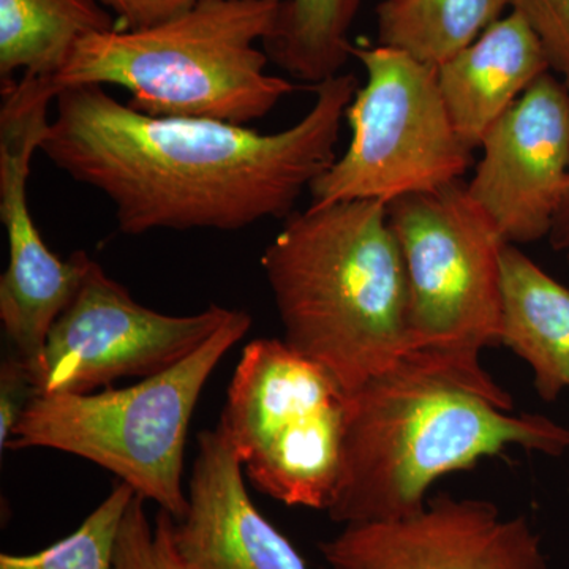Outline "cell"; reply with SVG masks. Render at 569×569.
<instances>
[{
    "instance_id": "cell-6",
    "label": "cell",
    "mask_w": 569,
    "mask_h": 569,
    "mask_svg": "<svg viewBox=\"0 0 569 569\" xmlns=\"http://www.w3.org/2000/svg\"><path fill=\"white\" fill-rule=\"evenodd\" d=\"M252 328L233 310L227 323L189 358L127 388L86 395H37L6 451L52 449L77 456L130 486L176 520L186 515L183 456L201 392L228 351Z\"/></svg>"
},
{
    "instance_id": "cell-9",
    "label": "cell",
    "mask_w": 569,
    "mask_h": 569,
    "mask_svg": "<svg viewBox=\"0 0 569 569\" xmlns=\"http://www.w3.org/2000/svg\"><path fill=\"white\" fill-rule=\"evenodd\" d=\"M233 310L211 305L193 316L157 312L91 260L48 336L39 395H86L122 378L157 376L204 346Z\"/></svg>"
},
{
    "instance_id": "cell-15",
    "label": "cell",
    "mask_w": 569,
    "mask_h": 569,
    "mask_svg": "<svg viewBox=\"0 0 569 569\" xmlns=\"http://www.w3.org/2000/svg\"><path fill=\"white\" fill-rule=\"evenodd\" d=\"M500 346L530 366L541 399L569 389V288L515 244L501 258Z\"/></svg>"
},
{
    "instance_id": "cell-4",
    "label": "cell",
    "mask_w": 569,
    "mask_h": 569,
    "mask_svg": "<svg viewBox=\"0 0 569 569\" xmlns=\"http://www.w3.org/2000/svg\"><path fill=\"white\" fill-rule=\"evenodd\" d=\"M282 2L198 0L152 28L93 33L77 44L56 84L119 86L142 114L249 126L296 89L268 73V54L257 48L274 31Z\"/></svg>"
},
{
    "instance_id": "cell-1",
    "label": "cell",
    "mask_w": 569,
    "mask_h": 569,
    "mask_svg": "<svg viewBox=\"0 0 569 569\" xmlns=\"http://www.w3.org/2000/svg\"><path fill=\"white\" fill-rule=\"evenodd\" d=\"M358 89L355 74H337L313 86L316 102L301 121L260 133L212 119L156 118L103 86H69L56 97L40 152L104 194L123 234L239 231L295 212L305 190L336 162Z\"/></svg>"
},
{
    "instance_id": "cell-19",
    "label": "cell",
    "mask_w": 569,
    "mask_h": 569,
    "mask_svg": "<svg viewBox=\"0 0 569 569\" xmlns=\"http://www.w3.org/2000/svg\"><path fill=\"white\" fill-rule=\"evenodd\" d=\"M134 497L118 482L102 503L69 537L31 556H0V569H114V550L123 515Z\"/></svg>"
},
{
    "instance_id": "cell-22",
    "label": "cell",
    "mask_w": 569,
    "mask_h": 569,
    "mask_svg": "<svg viewBox=\"0 0 569 569\" xmlns=\"http://www.w3.org/2000/svg\"><path fill=\"white\" fill-rule=\"evenodd\" d=\"M39 395L29 366L17 355L7 356L0 366V449L6 452L14 427L33 397Z\"/></svg>"
},
{
    "instance_id": "cell-13",
    "label": "cell",
    "mask_w": 569,
    "mask_h": 569,
    "mask_svg": "<svg viewBox=\"0 0 569 569\" xmlns=\"http://www.w3.org/2000/svg\"><path fill=\"white\" fill-rule=\"evenodd\" d=\"M187 500L173 527L186 569H307L253 503L241 462L217 427L198 436Z\"/></svg>"
},
{
    "instance_id": "cell-2",
    "label": "cell",
    "mask_w": 569,
    "mask_h": 569,
    "mask_svg": "<svg viewBox=\"0 0 569 569\" xmlns=\"http://www.w3.org/2000/svg\"><path fill=\"white\" fill-rule=\"evenodd\" d=\"M509 448L559 458L568 427L512 415L497 400L403 358L348 396L342 466L329 518L383 522L417 515L438 479Z\"/></svg>"
},
{
    "instance_id": "cell-14",
    "label": "cell",
    "mask_w": 569,
    "mask_h": 569,
    "mask_svg": "<svg viewBox=\"0 0 569 569\" xmlns=\"http://www.w3.org/2000/svg\"><path fill=\"white\" fill-rule=\"evenodd\" d=\"M548 71L552 70L541 41L515 10L437 69L449 118L473 151L493 123Z\"/></svg>"
},
{
    "instance_id": "cell-17",
    "label": "cell",
    "mask_w": 569,
    "mask_h": 569,
    "mask_svg": "<svg viewBox=\"0 0 569 569\" xmlns=\"http://www.w3.org/2000/svg\"><path fill=\"white\" fill-rule=\"evenodd\" d=\"M511 0H381L378 44L443 66L507 14Z\"/></svg>"
},
{
    "instance_id": "cell-20",
    "label": "cell",
    "mask_w": 569,
    "mask_h": 569,
    "mask_svg": "<svg viewBox=\"0 0 569 569\" xmlns=\"http://www.w3.org/2000/svg\"><path fill=\"white\" fill-rule=\"evenodd\" d=\"M144 498L137 496L123 515L114 550V569H186L173 539L174 518L159 509L151 522Z\"/></svg>"
},
{
    "instance_id": "cell-24",
    "label": "cell",
    "mask_w": 569,
    "mask_h": 569,
    "mask_svg": "<svg viewBox=\"0 0 569 569\" xmlns=\"http://www.w3.org/2000/svg\"><path fill=\"white\" fill-rule=\"evenodd\" d=\"M550 247L560 253L569 264V176L559 209L553 217L552 227L548 236Z\"/></svg>"
},
{
    "instance_id": "cell-5",
    "label": "cell",
    "mask_w": 569,
    "mask_h": 569,
    "mask_svg": "<svg viewBox=\"0 0 569 569\" xmlns=\"http://www.w3.org/2000/svg\"><path fill=\"white\" fill-rule=\"evenodd\" d=\"M387 206L406 266V359L515 410L512 397L481 362L486 348L500 346L508 242L497 224L460 181Z\"/></svg>"
},
{
    "instance_id": "cell-3",
    "label": "cell",
    "mask_w": 569,
    "mask_h": 569,
    "mask_svg": "<svg viewBox=\"0 0 569 569\" xmlns=\"http://www.w3.org/2000/svg\"><path fill=\"white\" fill-rule=\"evenodd\" d=\"M283 340L348 396L410 350L406 266L383 201L309 206L261 257Z\"/></svg>"
},
{
    "instance_id": "cell-12",
    "label": "cell",
    "mask_w": 569,
    "mask_h": 569,
    "mask_svg": "<svg viewBox=\"0 0 569 569\" xmlns=\"http://www.w3.org/2000/svg\"><path fill=\"white\" fill-rule=\"evenodd\" d=\"M468 193L508 244L548 238L569 176V89L542 74L486 134Z\"/></svg>"
},
{
    "instance_id": "cell-7",
    "label": "cell",
    "mask_w": 569,
    "mask_h": 569,
    "mask_svg": "<svg viewBox=\"0 0 569 569\" xmlns=\"http://www.w3.org/2000/svg\"><path fill=\"white\" fill-rule=\"evenodd\" d=\"M348 395L335 377L283 339L242 348L217 429L247 481L287 507L326 511L346 438Z\"/></svg>"
},
{
    "instance_id": "cell-16",
    "label": "cell",
    "mask_w": 569,
    "mask_h": 569,
    "mask_svg": "<svg viewBox=\"0 0 569 569\" xmlns=\"http://www.w3.org/2000/svg\"><path fill=\"white\" fill-rule=\"evenodd\" d=\"M112 29L100 0H0V81L56 78L81 40Z\"/></svg>"
},
{
    "instance_id": "cell-18",
    "label": "cell",
    "mask_w": 569,
    "mask_h": 569,
    "mask_svg": "<svg viewBox=\"0 0 569 569\" xmlns=\"http://www.w3.org/2000/svg\"><path fill=\"white\" fill-rule=\"evenodd\" d=\"M361 0H283L263 41L269 61L310 88L331 80L351 56V26Z\"/></svg>"
},
{
    "instance_id": "cell-8",
    "label": "cell",
    "mask_w": 569,
    "mask_h": 569,
    "mask_svg": "<svg viewBox=\"0 0 569 569\" xmlns=\"http://www.w3.org/2000/svg\"><path fill=\"white\" fill-rule=\"evenodd\" d=\"M351 56L367 73L346 114L351 141L310 186V206L388 204L459 182L473 149L449 118L436 67L381 44H353Z\"/></svg>"
},
{
    "instance_id": "cell-11",
    "label": "cell",
    "mask_w": 569,
    "mask_h": 569,
    "mask_svg": "<svg viewBox=\"0 0 569 569\" xmlns=\"http://www.w3.org/2000/svg\"><path fill=\"white\" fill-rule=\"evenodd\" d=\"M320 552L331 569H548L529 520L449 493L408 518L348 523Z\"/></svg>"
},
{
    "instance_id": "cell-23",
    "label": "cell",
    "mask_w": 569,
    "mask_h": 569,
    "mask_svg": "<svg viewBox=\"0 0 569 569\" xmlns=\"http://www.w3.org/2000/svg\"><path fill=\"white\" fill-rule=\"evenodd\" d=\"M198 0H100L116 18L118 31L152 28L192 9Z\"/></svg>"
},
{
    "instance_id": "cell-21",
    "label": "cell",
    "mask_w": 569,
    "mask_h": 569,
    "mask_svg": "<svg viewBox=\"0 0 569 569\" xmlns=\"http://www.w3.org/2000/svg\"><path fill=\"white\" fill-rule=\"evenodd\" d=\"M511 10L529 22L545 48L550 70L569 89V0H511Z\"/></svg>"
},
{
    "instance_id": "cell-10",
    "label": "cell",
    "mask_w": 569,
    "mask_h": 569,
    "mask_svg": "<svg viewBox=\"0 0 569 569\" xmlns=\"http://www.w3.org/2000/svg\"><path fill=\"white\" fill-rule=\"evenodd\" d=\"M61 88L54 78L21 74L2 82L0 107V220L9 261L0 277V313L20 328H44L70 305L89 263L74 252L61 260L33 222L28 181L33 153L50 127V107Z\"/></svg>"
}]
</instances>
